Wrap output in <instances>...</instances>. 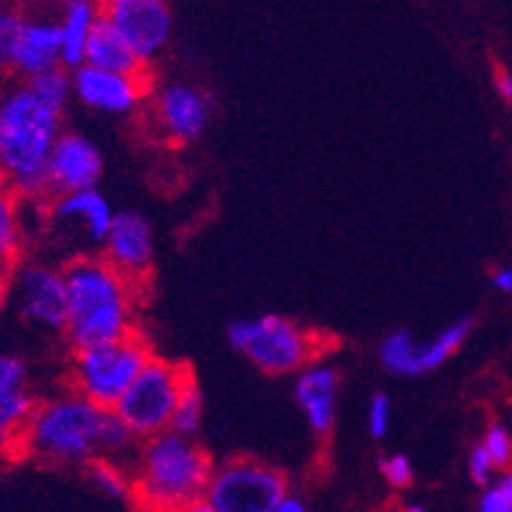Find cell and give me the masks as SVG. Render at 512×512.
Masks as SVG:
<instances>
[{"label": "cell", "instance_id": "obj_1", "mask_svg": "<svg viewBox=\"0 0 512 512\" xmlns=\"http://www.w3.org/2000/svg\"><path fill=\"white\" fill-rule=\"evenodd\" d=\"M68 319L63 337L71 351L108 345L136 335V283L105 256L81 254L63 264Z\"/></svg>", "mask_w": 512, "mask_h": 512}, {"label": "cell", "instance_id": "obj_2", "mask_svg": "<svg viewBox=\"0 0 512 512\" xmlns=\"http://www.w3.org/2000/svg\"><path fill=\"white\" fill-rule=\"evenodd\" d=\"M63 134V113L16 81L0 102V181L24 202H50L48 165Z\"/></svg>", "mask_w": 512, "mask_h": 512}, {"label": "cell", "instance_id": "obj_3", "mask_svg": "<svg viewBox=\"0 0 512 512\" xmlns=\"http://www.w3.org/2000/svg\"><path fill=\"white\" fill-rule=\"evenodd\" d=\"M212 473L215 463L196 439L165 432L142 445L131 468V502L139 512H194Z\"/></svg>", "mask_w": 512, "mask_h": 512}, {"label": "cell", "instance_id": "obj_4", "mask_svg": "<svg viewBox=\"0 0 512 512\" xmlns=\"http://www.w3.org/2000/svg\"><path fill=\"white\" fill-rule=\"evenodd\" d=\"M108 411L66 390L37 403L14 447L16 458L48 465H89L100 460V439Z\"/></svg>", "mask_w": 512, "mask_h": 512}, {"label": "cell", "instance_id": "obj_5", "mask_svg": "<svg viewBox=\"0 0 512 512\" xmlns=\"http://www.w3.org/2000/svg\"><path fill=\"white\" fill-rule=\"evenodd\" d=\"M228 343L233 351L249 358L256 369L272 377L301 374L306 366L319 364L335 348V340L324 332L280 314L238 319L228 327Z\"/></svg>", "mask_w": 512, "mask_h": 512}, {"label": "cell", "instance_id": "obj_6", "mask_svg": "<svg viewBox=\"0 0 512 512\" xmlns=\"http://www.w3.org/2000/svg\"><path fill=\"white\" fill-rule=\"evenodd\" d=\"M152 358L155 351L139 332L118 343L71 351V364H68L71 390L102 411H113Z\"/></svg>", "mask_w": 512, "mask_h": 512}, {"label": "cell", "instance_id": "obj_7", "mask_svg": "<svg viewBox=\"0 0 512 512\" xmlns=\"http://www.w3.org/2000/svg\"><path fill=\"white\" fill-rule=\"evenodd\" d=\"M191 377H194V369L189 364H176V361L155 356L139 374V379L128 387L113 413L123 418L128 429L142 442L160 437L170 432L178 400Z\"/></svg>", "mask_w": 512, "mask_h": 512}, {"label": "cell", "instance_id": "obj_8", "mask_svg": "<svg viewBox=\"0 0 512 512\" xmlns=\"http://www.w3.org/2000/svg\"><path fill=\"white\" fill-rule=\"evenodd\" d=\"M288 497V479L275 465L256 458H230L215 465L207 489L217 512H270Z\"/></svg>", "mask_w": 512, "mask_h": 512}, {"label": "cell", "instance_id": "obj_9", "mask_svg": "<svg viewBox=\"0 0 512 512\" xmlns=\"http://www.w3.org/2000/svg\"><path fill=\"white\" fill-rule=\"evenodd\" d=\"M11 296L19 314L45 332H66L68 298L63 267L45 262H19Z\"/></svg>", "mask_w": 512, "mask_h": 512}, {"label": "cell", "instance_id": "obj_10", "mask_svg": "<svg viewBox=\"0 0 512 512\" xmlns=\"http://www.w3.org/2000/svg\"><path fill=\"white\" fill-rule=\"evenodd\" d=\"M149 118L155 134L170 144H191L207 131L212 100L204 89L186 81H170L152 89Z\"/></svg>", "mask_w": 512, "mask_h": 512}, {"label": "cell", "instance_id": "obj_11", "mask_svg": "<svg viewBox=\"0 0 512 512\" xmlns=\"http://www.w3.org/2000/svg\"><path fill=\"white\" fill-rule=\"evenodd\" d=\"M102 19L121 34L144 66L165 50L173 32V11L162 0H113L102 6Z\"/></svg>", "mask_w": 512, "mask_h": 512}, {"label": "cell", "instance_id": "obj_12", "mask_svg": "<svg viewBox=\"0 0 512 512\" xmlns=\"http://www.w3.org/2000/svg\"><path fill=\"white\" fill-rule=\"evenodd\" d=\"M74 79V97L108 115H131L142 108L144 97L152 92V76H123L100 71L92 66H79L71 71Z\"/></svg>", "mask_w": 512, "mask_h": 512}, {"label": "cell", "instance_id": "obj_13", "mask_svg": "<svg viewBox=\"0 0 512 512\" xmlns=\"http://www.w3.org/2000/svg\"><path fill=\"white\" fill-rule=\"evenodd\" d=\"M102 170L100 147L79 131H63L48 165V199L97 189Z\"/></svg>", "mask_w": 512, "mask_h": 512}, {"label": "cell", "instance_id": "obj_14", "mask_svg": "<svg viewBox=\"0 0 512 512\" xmlns=\"http://www.w3.org/2000/svg\"><path fill=\"white\" fill-rule=\"evenodd\" d=\"M102 256L131 283H142L152 270V259H155L152 223L134 209L115 212L113 228L102 243Z\"/></svg>", "mask_w": 512, "mask_h": 512}, {"label": "cell", "instance_id": "obj_15", "mask_svg": "<svg viewBox=\"0 0 512 512\" xmlns=\"http://www.w3.org/2000/svg\"><path fill=\"white\" fill-rule=\"evenodd\" d=\"M115 212L108 196L100 189L79 191V194L55 196L48 202V225L63 230H79L89 246H100L113 228Z\"/></svg>", "mask_w": 512, "mask_h": 512}, {"label": "cell", "instance_id": "obj_16", "mask_svg": "<svg viewBox=\"0 0 512 512\" xmlns=\"http://www.w3.org/2000/svg\"><path fill=\"white\" fill-rule=\"evenodd\" d=\"M37 403L40 400L29 387L24 361L11 353H0V450L14 452Z\"/></svg>", "mask_w": 512, "mask_h": 512}, {"label": "cell", "instance_id": "obj_17", "mask_svg": "<svg viewBox=\"0 0 512 512\" xmlns=\"http://www.w3.org/2000/svg\"><path fill=\"white\" fill-rule=\"evenodd\" d=\"M63 66V42H61V21L58 16L29 14L27 27L21 32L19 48H16L14 68L11 74L21 81L42 76Z\"/></svg>", "mask_w": 512, "mask_h": 512}, {"label": "cell", "instance_id": "obj_18", "mask_svg": "<svg viewBox=\"0 0 512 512\" xmlns=\"http://www.w3.org/2000/svg\"><path fill=\"white\" fill-rule=\"evenodd\" d=\"M337 390H340V374L330 364H311L301 374H296L293 395L301 405L311 432L317 437H330L335 426Z\"/></svg>", "mask_w": 512, "mask_h": 512}, {"label": "cell", "instance_id": "obj_19", "mask_svg": "<svg viewBox=\"0 0 512 512\" xmlns=\"http://www.w3.org/2000/svg\"><path fill=\"white\" fill-rule=\"evenodd\" d=\"M84 66L100 68V71H110V74H123V76H149V66H144L136 53L126 45L121 34L110 27L108 21H97L92 40H89L87 58Z\"/></svg>", "mask_w": 512, "mask_h": 512}, {"label": "cell", "instance_id": "obj_20", "mask_svg": "<svg viewBox=\"0 0 512 512\" xmlns=\"http://www.w3.org/2000/svg\"><path fill=\"white\" fill-rule=\"evenodd\" d=\"M100 16L102 6L89 3V0H71L63 6L61 16H58V21H61L63 68L76 71L79 66H84L89 40H92V32H95Z\"/></svg>", "mask_w": 512, "mask_h": 512}, {"label": "cell", "instance_id": "obj_21", "mask_svg": "<svg viewBox=\"0 0 512 512\" xmlns=\"http://www.w3.org/2000/svg\"><path fill=\"white\" fill-rule=\"evenodd\" d=\"M24 241H27L24 202L14 189H8L6 183L0 181V259L19 264L24 254Z\"/></svg>", "mask_w": 512, "mask_h": 512}, {"label": "cell", "instance_id": "obj_22", "mask_svg": "<svg viewBox=\"0 0 512 512\" xmlns=\"http://www.w3.org/2000/svg\"><path fill=\"white\" fill-rule=\"evenodd\" d=\"M473 330V319H458V322L447 324L445 330L429 337L426 343H421L418 351V374H429L437 371L439 366H445L455 353L463 348Z\"/></svg>", "mask_w": 512, "mask_h": 512}, {"label": "cell", "instance_id": "obj_23", "mask_svg": "<svg viewBox=\"0 0 512 512\" xmlns=\"http://www.w3.org/2000/svg\"><path fill=\"white\" fill-rule=\"evenodd\" d=\"M142 439L136 437L131 429L126 426L123 418L115 416L113 411H108L105 416V426H102V439H100V458L110 460L115 465H123V468H134L139 452H142Z\"/></svg>", "mask_w": 512, "mask_h": 512}, {"label": "cell", "instance_id": "obj_24", "mask_svg": "<svg viewBox=\"0 0 512 512\" xmlns=\"http://www.w3.org/2000/svg\"><path fill=\"white\" fill-rule=\"evenodd\" d=\"M418 343L413 332L395 330L379 343V364L395 377H418Z\"/></svg>", "mask_w": 512, "mask_h": 512}, {"label": "cell", "instance_id": "obj_25", "mask_svg": "<svg viewBox=\"0 0 512 512\" xmlns=\"http://www.w3.org/2000/svg\"><path fill=\"white\" fill-rule=\"evenodd\" d=\"M202 421H204V395L194 374V377L186 382V387H183V395L181 400H178V408H176V416H173V424H170V432L194 439L196 434H199V429H202Z\"/></svg>", "mask_w": 512, "mask_h": 512}, {"label": "cell", "instance_id": "obj_26", "mask_svg": "<svg viewBox=\"0 0 512 512\" xmlns=\"http://www.w3.org/2000/svg\"><path fill=\"white\" fill-rule=\"evenodd\" d=\"M29 89L34 95L40 97L45 105H50L58 113H66L68 102L74 97V79H71V71L68 68H53L48 74L34 76V79L27 81Z\"/></svg>", "mask_w": 512, "mask_h": 512}, {"label": "cell", "instance_id": "obj_27", "mask_svg": "<svg viewBox=\"0 0 512 512\" xmlns=\"http://www.w3.org/2000/svg\"><path fill=\"white\" fill-rule=\"evenodd\" d=\"M27 19V11L0 6V71L3 74H11V68H14L16 48H19L21 32L27 27Z\"/></svg>", "mask_w": 512, "mask_h": 512}, {"label": "cell", "instance_id": "obj_28", "mask_svg": "<svg viewBox=\"0 0 512 512\" xmlns=\"http://www.w3.org/2000/svg\"><path fill=\"white\" fill-rule=\"evenodd\" d=\"M89 476L95 481L100 492L113 499H131V471L123 465H115L110 460H95L89 465Z\"/></svg>", "mask_w": 512, "mask_h": 512}, {"label": "cell", "instance_id": "obj_29", "mask_svg": "<svg viewBox=\"0 0 512 512\" xmlns=\"http://www.w3.org/2000/svg\"><path fill=\"white\" fill-rule=\"evenodd\" d=\"M489 460L494 463L497 473L512 471V437L502 424H492L479 442Z\"/></svg>", "mask_w": 512, "mask_h": 512}, {"label": "cell", "instance_id": "obj_30", "mask_svg": "<svg viewBox=\"0 0 512 512\" xmlns=\"http://www.w3.org/2000/svg\"><path fill=\"white\" fill-rule=\"evenodd\" d=\"M479 512H512V471L499 473L497 481L481 492Z\"/></svg>", "mask_w": 512, "mask_h": 512}, {"label": "cell", "instance_id": "obj_31", "mask_svg": "<svg viewBox=\"0 0 512 512\" xmlns=\"http://www.w3.org/2000/svg\"><path fill=\"white\" fill-rule=\"evenodd\" d=\"M379 471L392 489H411L413 484V463L403 452H392L379 460Z\"/></svg>", "mask_w": 512, "mask_h": 512}, {"label": "cell", "instance_id": "obj_32", "mask_svg": "<svg viewBox=\"0 0 512 512\" xmlns=\"http://www.w3.org/2000/svg\"><path fill=\"white\" fill-rule=\"evenodd\" d=\"M390 421H392V403L384 392H377L371 395L369 400V411H366V426H369V434L374 439H384L387 432H390Z\"/></svg>", "mask_w": 512, "mask_h": 512}, {"label": "cell", "instance_id": "obj_33", "mask_svg": "<svg viewBox=\"0 0 512 512\" xmlns=\"http://www.w3.org/2000/svg\"><path fill=\"white\" fill-rule=\"evenodd\" d=\"M468 476H471L473 484L481 486V489H486V486H492L494 481H497V468H494V463L489 460V455H486L481 445H476L468 452Z\"/></svg>", "mask_w": 512, "mask_h": 512}, {"label": "cell", "instance_id": "obj_34", "mask_svg": "<svg viewBox=\"0 0 512 512\" xmlns=\"http://www.w3.org/2000/svg\"><path fill=\"white\" fill-rule=\"evenodd\" d=\"M494 92L505 102H512V71H507L505 66H497L492 74Z\"/></svg>", "mask_w": 512, "mask_h": 512}, {"label": "cell", "instance_id": "obj_35", "mask_svg": "<svg viewBox=\"0 0 512 512\" xmlns=\"http://www.w3.org/2000/svg\"><path fill=\"white\" fill-rule=\"evenodd\" d=\"M14 272H16V264L11 262H3L0 259V304L11 296V285H14Z\"/></svg>", "mask_w": 512, "mask_h": 512}, {"label": "cell", "instance_id": "obj_36", "mask_svg": "<svg viewBox=\"0 0 512 512\" xmlns=\"http://www.w3.org/2000/svg\"><path fill=\"white\" fill-rule=\"evenodd\" d=\"M492 285L499 293H512V267H497L492 272Z\"/></svg>", "mask_w": 512, "mask_h": 512}, {"label": "cell", "instance_id": "obj_37", "mask_svg": "<svg viewBox=\"0 0 512 512\" xmlns=\"http://www.w3.org/2000/svg\"><path fill=\"white\" fill-rule=\"evenodd\" d=\"M270 512H306V505L298 497H290L288 494V497H285L277 507H272Z\"/></svg>", "mask_w": 512, "mask_h": 512}, {"label": "cell", "instance_id": "obj_38", "mask_svg": "<svg viewBox=\"0 0 512 512\" xmlns=\"http://www.w3.org/2000/svg\"><path fill=\"white\" fill-rule=\"evenodd\" d=\"M400 512H429L424 505H418V502H411V505H403Z\"/></svg>", "mask_w": 512, "mask_h": 512}, {"label": "cell", "instance_id": "obj_39", "mask_svg": "<svg viewBox=\"0 0 512 512\" xmlns=\"http://www.w3.org/2000/svg\"><path fill=\"white\" fill-rule=\"evenodd\" d=\"M194 512H217V510H215V507H209L207 502H202V505L194 507Z\"/></svg>", "mask_w": 512, "mask_h": 512}, {"label": "cell", "instance_id": "obj_40", "mask_svg": "<svg viewBox=\"0 0 512 512\" xmlns=\"http://www.w3.org/2000/svg\"><path fill=\"white\" fill-rule=\"evenodd\" d=\"M3 89H6V87H0V102H3Z\"/></svg>", "mask_w": 512, "mask_h": 512}]
</instances>
